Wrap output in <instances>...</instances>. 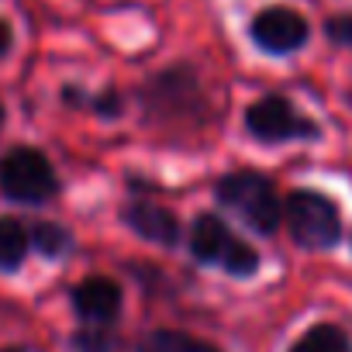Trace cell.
I'll return each instance as SVG.
<instances>
[{
	"label": "cell",
	"instance_id": "cell-2",
	"mask_svg": "<svg viewBox=\"0 0 352 352\" xmlns=\"http://www.w3.org/2000/svg\"><path fill=\"white\" fill-rule=\"evenodd\" d=\"M190 256L204 266H221L228 276L249 280L259 270V252L242 242L221 214H201L190 232Z\"/></svg>",
	"mask_w": 352,
	"mask_h": 352
},
{
	"label": "cell",
	"instance_id": "cell-1",
	"mask_svg": "<svg viewBox=\"0 0 352 352\" xmlns=\"http://www.w3.org/2000/svg\"><path fill=\"white\" fill-rule=\"evenodd\" d=\"M214 197L221 208L239 214L259 235H273L283 221V201H280L273 180H266L256 169H239V173L221 176L214 187Z\"/></svg>",
	"mask_w": 352,
	"mask_h": 352
},
{
	"label": "cell",
	"instance_id": "cell-10",
	"mask_svg": "<svg viewBox=\"0 0 352 352\" xmlns=\"http://www.w3.org/2000/svg\"><path fill=\"white\" fill-rule=\"evenodd\" d=\"M138 352H221V349H214L211 342H204L197 335H187V331L159 328L138 345Z\"/></svg>",
	"mask_w": 352,
	"mask_h": 352
},
{
	"label": "cell",
	"instance_id": "cell-3",
	"mask_svg": "<svg viewBox=\"0 0 352 352\" xmlns=\"http://www.w3.org/2000/svg\"><path fill=\"white\" fill-rule=\"evenodd\" d=\"M0 190L18 204H45L59 194V176L42 148L14 145L0 155Z\"/></svg>",
	"mask_w": 352,
	"mask_h": 352
},
{
	"label": "cell",
	"instance_id": "cell-5",
	"mask_svg": "<svg viewBox=\"0 0 352 352\" xmlns=\"http://www.w3.org/2000/svg\"><path fill=\"white\" fill-rule=\"evenodd\" d=\"M245 131L256 142L276 145V142H297V138H318V124L304 118L287 97L266 94L245 111Z\"/></svg>",
	"mask_w": 352,
	"mask_h": 352
},
{
	"label": "cell",
	"instance_id": "cell-13",
	"mask_svg": "<svg viewBox=\"0 0 352 352\" xmlns=\"http://www.w3.org/2000/svg\"><path fill=\"white\" fill-rule=\"evenodd\" d=\"M28 239H32V249L42 252V256H49V259L66 256L69 245H73V235H69L63 225H52V221H38V225H32V228H28Z\"/></svg>",
	"mask_w": 352,
	"mask_h": 352
},
{
	"label": "cell",
	"instance_id": "cell-14",
	"mask_svg": "<svg viewBox=\"0 0 352 352\" xmlns=\"http://www.w3.org/2000/svg\"><path fill=\"white\" fill-rule=\"evenodd\" d=\"M324 32H328V38H331V42H338V45H349V49H352V14L331 18V21L324 25Z\"/></svg>",
	"mask_w": 352,
	"mask_h": 352
},
{
	"label": "cell",
	"instance_id": "cell-16",
	"mask_svg": "<svg viewBox=\"0 0 352 352\" xmlns=\"http://www.w3.org/2000/svg\"><path fill=\"white\" fill-rule=\"evenodd\" d=\"M0 352H28V349H21V345H4Z\"/></svg>",
	"mask_w": 352,
	"mask_h": 352
},
{
	"label": "cell",
	"instance_id": "cell-17",
	"mask_svg": "<svg viewBox=\"0 0 352 352\" xmlns=\"http://www.w3.org/2000/svg\"><path fill=\"white\" fill-rule=\"evenodd\" d=\"M0 124H4V107H0Z\"/></svg>",
	"mask_w": 352,
	"mask_h": 352
},
{
	"label": "cell",
	"instance_id": "cell-9",
	"mask_svg": "<svg viewBox=\"0 0 352 352\" xmlns=\"http://www.w3.org/2000/svg\"><path fill=\"white\" fill-rule=\"evenodd\" d=\"M32 249L28 228L18 218H0V273H18Z\"/></svg>",
	"mask_w": 352,
	"mask_h": 352
},
{
	"label": "cell",
	"instance_id": "cell-8",
	"mask_svg": "<svg viewBox=\"0 0 352 352\" xmlns=\"http://www.w3.org/2000/svg\"><path fill=\"white\" fill-rule=\"evenodd\" d=\"M124 225L145 239V242H155V245H176V239H180V221H176V214L162 204H152V201H131L124 211H121Z\"/></svg>",
	"mask_w": 352,
	"mask_h": 352
},
{
	"label": "cell",
	"instance_id": "cell-6",
	"mask_svg": "<svg viewBox=\"0 0 352 352\" xmlns=\"http://www.w3.org/2000/svg\"><path fill=\"white\" fill-rule=\"evenodd\" d=\"M252 42L270 56H290L307 42V21L290 8H266L249 25Z\"/></svg>",
	"mask_w": 352,
	"mask_h": 352
},
{
	"label": "cell",
	"instance_id": "cell-11",
	"mask_svg": "<svg viewBox=\"0 0 352 352\" xmlns=\"http://www.w3.org/2000/svg\"><path fill=\"white\" fill-rule=\"evenodd\" d=\"M290 352H352V342H349V335L338 328V324H314V328H307L294 345H290Z\"/></svg>",
	"mask_w": 352,
	"mask_h": 352
},
{
	"label": "cell",
	"instance_id": "cell-12",
	"mask_svg": "<svg viewBox=\"0 0 352 352\" xmlns=\"http://www.w3.org/2000/svg\"><path fill=\"white\" fill-rule=\"evenodd\" d=\"M73 352H128V345L111 324H83L73 335Z\"/></svg>",
	"mask_w": 352,
	"mask_h": 352
},
{
	"label": "cell",
	"instance_id": "cell-7",
	"mask_svg": "<svg viewBox=\"0 0 352 352\" xmlns=\"http://www.w3.org/2000/svg\"><path fill=\"white\" fill-rule=\"evenodd\" d=\"M73 311L83 324H114V318L121 314V287L111 276H87L83 283L73 287L69 294Z\"/></svg>",
	"mask_w": 352,
	"mask_h": 352
},
{
	"label": "cell",
	"instance_id": "cell-4",
	"mask_svg": "<svg viewBox=\"0 0 352 352\" xmlns=\"http://www.w3.org/2000/svg\"><path fill=\"white\" fill-rule=\"evenodd\" d=\"M283 221H287L294 242L300 249H311V252L335 249L342 239L338 208L318 190H294L283 201Z\"/></svg>",
	"mask_w": 352,
	"mask_h": 352
},
{
	"label": "cell",
	"instance_id": "cell-15",
	"mask_svg": "<svg viewBox=\"0 0 352 352\" xmlns=\"http://www.w3.org/2000/svg\"><path fill=\"white\" fill-rule=\"evenodd\" d=\"M11 42H14V35H11V25H8V21H0V56H4V52L11 49Z\"/></svg>",
	"mask_w": 352,
	"mask_h": 352
}]
</instances>
